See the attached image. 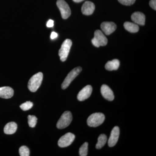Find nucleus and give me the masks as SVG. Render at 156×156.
<instances>
[{"label": "nucleus", "instance_id": "nucleus-1", "mask_svg": "<svg viewBox=\"0 0 156 156\" xmlns=\"http://www.w3.org/2000/svg\"><path fill=\"white\" fill-rule=\"evenodd\" d=\"M43 80V74L42 73L39 72L34 75L30 80L28 83V88L31 92H36L41 86Z\"/></svg>", "mask_w": 156, "mask_h": 156}, {"label": "nucleus", "instance_id": "nucleus-2", "mask_svg": "<svg viewBox=\"0 0 156 156\" xmlns=\"http://www.w3.org/2000/svg\"><path fill=\"white\" fill-rule=\"evenodd\" d=\"M105 116L101 113H95L89 116L87 119L88 126L91 127H97L104 122Z\"/></svg>", "mask_w": 156, "mask_h": 156}, {"label": "nucleus", "instance_id": "nucleus-3", "mask_svg": "<svg viewBox=\"0 0 156 156\" xmlns=\"http://www.w3.org/2000/svg\"><path fill=\"white\" fill-rule=\"evenodd\" d=\"M72 45V41L70 39H66L62 43L58 51V55L62 61H65L67 59Z\"/></svg>", "mask_w": 156, "mask_h": 156}, {"label": "nucleus", "instance_id": "nucleus-4", "mask_svg": "<svg viewBox=\"0 0 156 156\" xmlns=\"http://www.w3.org/2000/svg\"><path fill=\"white\" fill-rule=\"evenodd\" d=\"M72 115L71 112H64L57 122L56 127L58 129H64L69 126L72 121Z\"/></svg>", "mask_w": 156, "mask_h": 156}, {"label": "nucleus", "instance_id": "nucleus-5", "mask_svg": "<svg viewBox=\"0 0 156 156\" xmlns=\"http://www.w3.org/2000/svg\"><path fill=\"white\" fill-rule=\"evenodd\" d=\"M82 70V68L77 67L73 69L70 72L62 84V89H66L69 86L72 82L79 75V74L81 73Z\"/></svg>", "mask_w": 156, "mask_h": 156}, {"label": "nucleus", "instance_id": "nucleus-6", "mask_svg": "<svg viewBox=\"0 0 156 156\" xmlns=\"http://www.w3.org/2000/svg\"><path fill=\"white\" fill-rule=\"evenodd\" d=\"M92 42L94 46L99 48L100 46L106 45L108 43V40L101 31L97 30L95 32L94 37L92 39Z\"/></svg>", "mask_w": 156, "mask_h": 156}, {"label": "nucleus", "instance_id": "nucleus-7", "mask_svg": "<svg viewBox=\"0 0 156 156\" xmlns=\"http://www.w3.org/2000/svg\"><path fill=\"white\" fill-rule=\"evenodd\" d=\"M56 5L60 11L62 18L67 19L71 14L70 9L67 3L65 0H57Z\"/></svg>", "mask_w": 156, "mask_h": 156}, {"label": "nucleus", "instance_id": "nucleus-8", "mask_svg": "<svg viewBox=\"0 0 156 156\" xmlns=\"http://www.w3.org/2000/svg\"><path fill=\"white\" fill-rule=\"evenodd\" d=\"M75 138L74 134L71 133H67L60 137L58 140V144L60 147H66L69 146L73 142Z\"/></svg>", "mask_w": 156, "mask_h": 156}, {"label": "nucleus", "instance_id": "nucleus-9", "mask_svg": "<svg viewBox=\"0 0 156 156\" xmlns=\"http://www.w3.org/2000/svg\"><path fill=\"white\" fill-rule=\"evenodd\" d=\"M119 128L118 126H115L112 130L108 140V145L110 147H113L115 145L119 140Z\"/></svg>", "mask_w": 156, "mask_h": 156}, {"label": "nucleus", "instance_id": "nucleus-10", "mask_svg": "<svg viewBox=\"0 0 156 156\" xmlns=\"http://www.w3.org/2000/svg\"><path fill=\"white\" fill-rule=\"evenodd\" d=\"M92 88L90 85H87L79 92L77 95L78 100L83 101L90 97L92 94Z\"/></svg>", "mask_w": 156, "mask_h": 156}, {"label": "nucleus", "instance_id": "nucleus-11", "mask_svg": "<svg viewBox=\"0 0 156 156\" xmlns=\"http://www.w3.org/2000/svg\"><path fill=\"white\" fill-rule=\"evenodd\" d=\"M101 28L105 34L109 35L116 30L117 26L113 22H104L101 23Z\"/></svg>", "mask_w": 156, "mask_h": 156}, {"label": "nucleus", "instance_id": "nucleus-12", "mask_svg": "<svg viewBox=\"0 0 156 156\" xmlns=\"http://www.w3.org/2000/svg\"><path fill=\"white\" fill-rule=\"evenodd\" d=\"M95 9V6L94 3L90 1H87L82 6L81 11L84 15H90L93 14Z\"/></svg>", "mask_w": 156, "mask_h": 156}, {"label": "nucleus", "instance_id": "nucleus-13", "mask_svg": "<svg viewBox=\"0 0 156 156\" xmlns=\"http://www.w3.org/2000/svg\"><path fill=\"white\" fill-rule=\"evenodd\" d=\"M101 92L103 97L107 100L112 101L114 99L113 92L107 85H103L101 86Z\"/></svg>", "mask_w": 156, "mask_h": 156}, {"label": "nucleus", "instance_id": "nucleus-14", "mask_svg": "<svg viewBox=\"0 0 156 156\" xmlns=\"http://www.w3.org/2000/svg\"><path fill=\"white\" fill-rule=\"evenodd\" d=\"M132 21L138 25L143 26L145 24V16L140 12H134L131 16Z\"/></svg>", "mask_w": 156, "mask_h": 156}, {"label": "nucleus", "instance_id": "nucleus-15", "mask_svg": "<svg viewBox=\"0 0 156 156\" xmlns=\"http://www.w3.org/2000/svg\"><path fill=\"white\" fill-rule=\"evenodd\" d=\"M14 91L12 88L9 87L0 88V97L8 99L11 98L14 95Z\"/></svg>", "mask_w": 156, "mask_h": 156}, {"label": "nucleus", "instance_id": "nucleus-16", "mask_svg": "<svg viewBox=\"0 0 156 156\" xmlns=\"http://www.w3.org/2000/svg\"><path fill=\"white\" fill-rule=\"evenodd\" d=\"M17 124L14 122L8 123L5 126L4 131L5 134H14L17 131Z\"/></svg>", "mask_w": 156, "mask_h": 156}, {"label": "nucleus", "instance_id": "nucleus-17", "mask_svg": "<svg viewBox=\"0 0 156 156\" xmlns=\"http://www.w3.org/2000/svg\"><path fill=\"white\" fill-rule=\"evenodd\" d=\"M120 62L118 59H114L107 62L105 65V69L108 71L116 70L119 69Z\"/></svg>", "mask_w": 156, "mask_h": 156}, {"label": "nucleus", "instance_id": "nucleus-18", "mask_svg": "<svg viewBox=\"0 0 156 156\" xmlns=\"http://www.w3.org/2000/svg\"><path fill=\"white\" fill-rule=\"evenodd\" d=\"M124 27L126 30L132 33L137 32L139 30V27L137 24L133 23L125 22L124 24Z\"/></svg>", "mask_w": 156, "mask_h": 156}, {"label": "nucleus", "instance_id": "nucleus-19", "mask_svg": "<svg viewBox=\"0 0 156 156\" xmlns=\"http://www.w3.org/2000/svg\"><path fill=\"white\" fill-rule=\"evenodd\" d=\"M107 140V136L105 134H100V136H98V142L96 145V148L97 149H100L103 147Z\"/></svg>", "mask_w": 156, "mask_h": 156}, {"label": "nucleus", "instance_id": "nucleus-20", "mask_svg": "<svg viewBox=\"0 0 156 156\" xmlns=\"http://www.w3.org/2000/svg\"><path fill=\"white\" fill-rule=\"evenodd\" d=\"M88 143H84L83 145L80 147L79 154L80 156H87L88 154Z\"/></svg>", "mask_w": 156, "mask_h": 156}, {"label": "nucleus", "instance_id": "nucleus-21", "mask_svg": "<svg viewBox=\"0 0 156 156\" xmlns=\"http://www.w3.org/2000/svg\"><path fill=\"white\" fill-rule=\"evenodd\" d=\"M37 119L35 116L29 115L28 116V123L29 126L31 128H34L37 125Z\"/></svg>", "mask_w": 156, "mask_h": 156}, {"label": "nucleus", "instance_id": "nucleus-22", "mask_svg": "<svg viewBox=\"0 0 156 156\" xmlns=\"http://www.w3.org/2000/svg\"><path fill=\"white\" fill-rule=\"evenodd\" d=\"M19 154L21 156H29L30 151L27 147L23 146L19 149Z\"/></svg>", "mask_w": 156, "mask_h": 156}, {"label": "nucleus", "instance_id": "nucleus-23", "mask_svg": "<svg viewBox=\"0 0 156 156\" xmlns=\"http://www.w3.org/2000/svg\"><path fill=\"white\" fill-rule=\"evenodd\" d=\"M33 106V103L30 101H26L20 105V108L22 110L27 111L30 109Z\"/></svg>", "mask_w": 156, "mask_h": 156}, {"label": "nucleus", "instance_id": "nucleus-24", "mask_svg": "<svg viewBox=\"0 0 156 156\" xmlns=\"http://www.w3.org/2000/svg\"><path fill=\"white\" fill-rule=\"evenodd\" d=\"M122 5H125L130 6L133 5L135 2L136 0H118Z\"/></svg>", "mask_w": 156, "mask_h": 156}, {"label": "nucleus", "instance_id": "nucleus-25", "mask_svg": "<svg viewBox=\"0 0 156 156\" xmlns=\"http://www.w3.org/2000/svg\"><path fill=\"white\" fill-rule=\"evenodd\" d=\"M150 6L154 10H156V0H151L149 2Z\"/></svg>", "mask_w": 156, "mask_h": 156}, {"label": "nucleus", "instance_id": "nucleus-26", "mask_svg": "<svg viewBox=\"0 0 156 156\" xmlns=\"http://www.w3.org/2000/svg\"><path fill=\"white\" fill-rule=\"evenodd\" d=\"M53 25H54V21L53 20H48L47 24V26L48 27H53Z\"/></svg>", "mask_w": 156, "mask_h": 156}, {"label": "nucleus", "instance_id": "nucleus-27", "mask_svg": "<svg viewBox=\"0 0 156 156\" xmlns=\"http://www.w3.org/2000/svg\"><path fill=\"white\" fill-rule=\"evenodd\" d=\"M58 37V34L55 32H52L50 36V38L52 40Z\"/></svg>", "mask_w": 156, "mask_h": 156}, {"label": "nucleus", "instance_id": "nucleus-28", "mask_svg": "<svg viewBox=\"0 0 156 156\" xmlns=\"http://www.w3.org/2000/svg\"><path fill=\"white\" fill-rule=\"evenodd\" d=\"M76 3H80L81 2H83V1H84V0H73Z\"/></svg>", "mask_w": 156, "mask_h": 156}]
</instances>
